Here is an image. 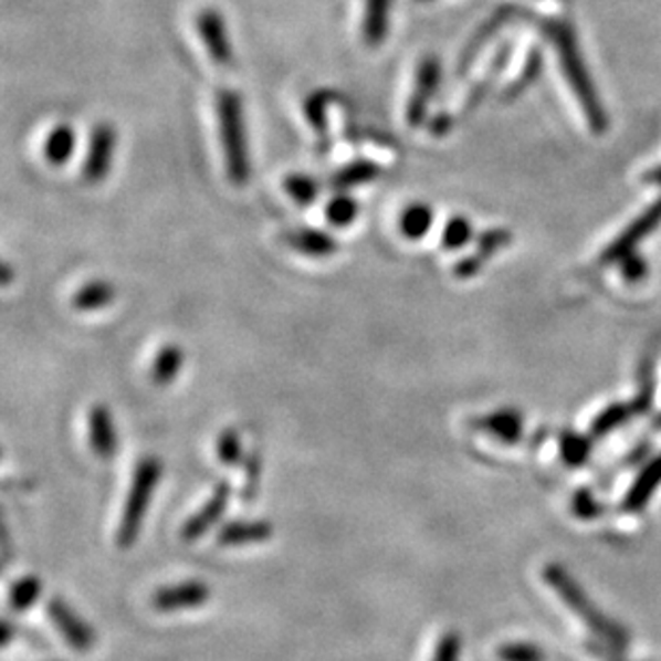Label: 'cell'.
Here are the masks:
<instances>
[{"label": "cell", "mask_w": 661, "mask_h": 661, "mask_svg": "<svg viewBox=\"0 0 661 661\" xmlns=\"http://www.w3.org/2000/svg\"><path fill=\"white\" fill-rule=\"evenodd\" d=\"M542 33L553 43L563 75H565L571 93L580 103L589 127L597 135H601L608 129V114H606V107L597 93L591 71L580 52L576 29L567 20H542Z\"/></svg>", "instance_id": "6da1fadb"}, {"label": "cell", "mask_w": 661, "mask_h": 661, "mask_svg": "<svg viewBox=\"0 0 661 661\" xmlns=\"http://www.w3.org/2000/svg\"><path fill=\"white\" fill-rule=\"evenodd\" d=\"M217 120L219 133L225 155V169L233 187H244L251 178V155H249V137H246V123H244V105L242 97L230 91L221 88L217 93Z\"/></svg>", "instance_id": "7a4b0ae2"}, {"label": "cell", "mask_w": 661, "mask_h": 661, "mask_svg": "<svg viewBox=\"0 0 661 661\" xmlns=\"http://www.w3.org/2000/svg\"><path fill=\"white\" fill-rule=\"evenodd\" d=\"M544 580L557 591V596L562 597L563 601L596 631L599 638H604L612 649L623 651L628 647L629 636L626 629L621 628L619 623H615L612 619H608L596 604L589 599L585 594V589L571 578V574L567 569H563L562 565L553 563L544 567Z\"/></svg>", "instance_id": "3957f363"}, {"label": "cell", "mask_w": 661, "mask_h": 661, "mask_svg": "<svg viewBox=\"0 0 661 661\" xmlns=\"http://www.w3.org/2000/svg\"><path fill=\"white\" fill-rule=\"evenodd\" d=\"M161 475H164V463L157 457H144L135 464L129 495L125 499L123 516L116 531V546L120 550H129L135 546L153 495L161 482Z\"/></svg>", "instance_id": "277c9868"}, {"label": "cell", "mask_w": 661, "mask_h": 661, "mask_svg": "<svg viewBox=\"0 0 661 661\" xmlns=\"http://www.w3.org/2000/svg\"><path fill=\"white\" fill-rule=\"evenodd\" d=\"M441 75H443L441 61L434 54L424 56L416 69V86L405 109V118L411 129H420L422 125L429 123L430 103L441 86Z\"/></svg>", "instance_id": "5b68a950"}, {"label": "cell", "mask_w": 661, "mask_h": 661, "mask_svg": "<svg viewBox=\"0 0 661 661\" xmlns=\"http://www.w3.org/2000/svg\"><path fill=\"white\" fill-rule=\"evenodd\" d=\"M661 225V199H658L653 206H649L640 217H636L623 232L619 233V238H615L604 255H601V264H617L623 262L628 255L636 253V249L655 232Z\"/></svg>", "instance_id": "8992f818"}, {"label": "cell", "mask_w": 661, "mask_h": 661, "mask_svg": "<svg viewBox=\"0 0 661 661\" xmlns=\"http://www.w3.org/2000/svg\"><path fill=\"white\" fill-rule=\"evenodd\" d=\"M48 619L59 629V633L65 638L66 644L77 653H91L97 636L91 623H86L63 597H52L45 606Z\"/></svg>", "instance_id": "52a82bcc"}, {"label": "cell", "mask_w": 661, "mask_h": 661, "mask_svg": "<svg viewBox=\"0 0 661 661\" xmlns=\"http://www.w3.org/2000/svg\"><path fill=\"white\" fill-rule=\"evenodd\" d=\"M523 18H529V13L521 7H514V4H503L499 7L495 13L475 31V33L469 36L466 45L459 56V65H457V73L464 75L471 66L475 65L480 52L495 39L496 34L501 33V29H505L507 24L512 22H518Z\"/></svg>", "instance_id": "ba28073f"}, {"label": "cell", "mask_w": 661, "mask_h": 661, "mask_svg": "<svg viewBox=\"0 0 661 661\" xmlns=\"http://www.w3.org/2000/svg\"><path fill=\"white\" fill-rule=\"evenodd\" d=\"M196 29H198L199 39H201L210 61L219 69L232 66V39L228 33L225 18L217 9L206 7L199 11L198 18H196Z\"/></svg>", "instance_id": "9c48e42d"}, {"label": "cell", "mask_w": 661, "mask_h": 661, "mask_svg": "<svg viewBox=\"0 0 661 661\" xmlns=\"http://www.w3.org/2000/svg\"><path fill=\"white\" fill-rule=\"evenodd\" d=\"M114 150H116V129L109 123H99L91 132L88 139V153L82 167V178L86 185L95 187L101 185L114 164Z\"/></svg>", "instance_id": "30bf717a"}, {"label": "cell", "mask_w": 661, "mask_h": 661, "mask_svg": "<svg viewBox=\"0 0 661 661\" xmlns=\"http://www.w3.org/2000/svg\"><path fill=\"white\" fill-rule=\"evenodd\" d=\"M230 499H232V484L228 480H223L214 486L212 495L199 507L198 512L185 521V525L180 529V537L185 542H196L212 527H217L230 505Z\"/></svg>", "instance_id": "8fae6325"}, {"label": "cell", "mask_w": 661, "mask_h": 661, "mask_svg": "<svg viewBox=\"0 0 661 661\" xmlns=\"http://www.w3.org/2000/svg\"><path fill=\"white\" fill-rule=\"evenodd\" d=\"M210 601V587L201 580H182L176 585H166L153 594V608L157 612H178V610H193Z\"/></svg>", "instance_id": "7c38bea8"}, {"label": "cell", "mask_w": 661, "mask_h": 661, "mask_svg": "<svg viewBox=\"0 0 661 661\" xmlns=\"http://www.w3.org/2000/svg\"><path fill=\"white\" fill-rule=\"evenodd\" d=\"M279 240L311 260H328L338 253V242L330 233L315 230V228H292L279 233Z\"/></svg>", "instance_id": "4fadbf2b"}, {"label": "cell", "mask_w": 661, "mask_h": 661, "mask_svg": "<svg viewBox=\"0 0 661 661\" xmlns=\"http://www.w3.org/2000/svg\"><path fill=\"white\" fill-rule=\"evenodd\" d=\"M88 439L91 450L101 461H112L118 452V434L114 427V416L105 402L93 405L88 413Z\"/></svg>", "instance_id": "5bb4252c"}, {"label": "cell", "mask_w": 661, "mask_h": 661, "mask_svg": "<svg viewBox=\"0 0 661 661\" xmlns=\"http://www.w3.org/2000/svg\"><path fill=\"white\" fill-rule=\"evenodd\" d=\"M274 525L264 518H251V521H230L223 523L217 531V544L221 548H240V546H253L264 544L272 539Z\"/></svg>", "instance_id": "9a60e30c"}, {"label": "cell", "mask_w": 661, "mask_h": 661, "mask_svg": "<svg viewBox=\"0 0 661 661\" xmlns=\"http://www.w3.org/2000/svg\"><path fill=\"white\" fill-rule=\"evenodd\" d=\"M336 99L330 91H315L304 99V118L311 129L317 135V150L319 155H328L330 150V133H328V107Z\"/></svg>", "instance_id": "2e32d148"}, {"label": "cell", "mask_w": 661, "mask_h": 661, "mask_svg": "<svg viewBox=\"0 0 661 661\" xmlns=\"http://www.w3.org/2000/svg\"><path fill=\"white\" fill-rule=\"evenodd\" d=\"M471 427L489 432L503 443H516L523 437V416L514 409H499L489 416L471 420Z\"/></svg>", "instance_id": "e0dca14e"}, {"label": "cell", "mask_w": 661, "mask_h": 661, "mask_svg": "<svg viewBox=\"0 0 661 661\" xmlns=\"http://www.w3.org/2000/svg\"><path fill=\"white\" fill-rule=\"evenodd\" d=\"M381 176V167L368 159H356L347 166L338 167L328 180V187L336 193H347L352 189L364 187Z\"/></svg>", "instance_id": "ac0fdd59"}, {"label": "cell", "mask_w": 661, "mask_h": 661, "mask_svg": "<svg viewBox=\"0 0 661 661\" xmlns=\"http://www.w3.org/2000/svg\"><path fill=\"white\" fill-rule=\"evenodd\" d=\"M185 360H187L185 349L178 343H167L157 352L155 360L150 364V381L159 388L171 386L178 379Z\"/></svg>", "instance_id": "d6986e66"}, {"label": "cell", "mask_w": 661, "mask_h": 661, "mask_svg": "<svg viewBox=\"0 0 661 661\" xmlns=\"http://www.w3.org/2000/svg\"><path fill=\"white\" fill-rule=\"evenodd\" d=\"M392 0H366L364 2V41L370 48H379L390 31Z\"/></svg>", "instance_id": "ffe728a7"}, {"label": "cell", "mask_w": 661, "mask_h": 661, "mask_svg": "<svg viewBox=\"0 0 661 661\" xmlns=\"http://www.w3.org/2000/svg\"><path fill=\"white\" fill-rule=\"evenodd\" d=\"M116 300V287L114 283L105 279H93L84 283L71 298V304L80 313H95L107 308Z\"/></svg>", "instance_id": "44dd1931"}, {"label": "cell", "mask_w": 661, "mask_h": 661, "mask_svg": "<svg viewBox=\"0 0 661 661\" xmlns=\"http://www.w3.org/2000/svg\"><path fill=\"white\" fill-rule=\"evenodd\" d=\"M661 484V454L658 459H653L651 463L642 469V473L638 475V480L633 482V486L629 489L628 496L623 501L626 512H640L653 493L660 489Z\"/></svg>", "instance_id": "7402d4cb"}, {"label": "cell", "mask_w": 661, "mask_h": 661, "mask_svg": "<svg viewBox=\"0 0 661 661\" xmlns=\"http://www.w3.org/2000/svg\"><path fill=\"white\" fill-rule=\"evenodd\" d=\"M75 146H77L75 129L66 123H61L48 133V137L43 141V157L50 166L63 167L71 161Z\"/></svg>", "instance_id": "603a6c76"}, {"label": "cell", "mask_w": 661, "mask_h": 661, "mask_svg": "<svg viewBox=\"0 0 661 661\" xmlns=\"http://www.w3.org/2000/svg\"><path fill=\"white\" fill-rule=\"evenodd\" d=\"M432 223H434L432 208L422 201H416L402 210L398 219V230L407 240H422L430 232Z\"/></svg>", "instance_id": "cb8c5ba5"}, {"label": "cell", "mask_w": 661, "mask_h": 661, "mask_svg": "<svg viewBox=\"0 0 661 661\" xmlns=\"http://www.w3.org/2000/svg\"><path fill=\"white\" fill-rule=\"evenodd\" d=\"M510 52H512L510 45H503V48L496 52L495 61L491 63L489 71L484 73V77L469 91V95H466V99H464L463 103V114L475 112V109L480 107V103L486 99V95H489L491 88H493V82L501 75V71L505 69L507 61H510Z\"/></svg>", "instance_id": "d4e9b609"}, {"label": "cell", "mask_w": 661, "mask_h": 661, "mask_svg": "<svg viewBox=\"0 0 661 661\" xmlns=\"http://www.w3.org/2000/svg\"><path fill=\"white\" fill-rule=\"evenodd\" d=\"M43 594V583L36 574H27L11 585L9 591V608L18 615L31 610Z\"/></svg>", "instance_id": "484cf974"}, {"label": "cell", "mask_w": 661, "mask_h": 661, "mask_svg": "<svg viewBox=\"0 0 661 661\" xmlns=\"http://www.w3.org/2000/svg\"><path fill=\"white\" fill-rule=\"evenodd\" d=\"M214 450H217L219 463L225 464V466H238L246 459L244 445H242V434L235 427H228L219 432Z\"/></svg>", "instance_id": "4316f807"}, {"label": "cell", "mask_w": 661, "mask_h": 661, "mask_svg": "<svg viewBox=\"0 0 661 661\" xmlns=\"http://www.w3.org/2000/svg\"><path fill=\"white\" fill-rule=\"evenodd\" d=\"M360 212V203L349 193H336L334 198L326 203V219L334 228H349Z\"/></svg>", "instance_id": "83f0119b"}, {"label": "cell", "mask_w": 661, "mask_h": 661, "mask_svg": "<svg viewBox=\"0 0 661 661\" xmlns=\"http://www.w3.org/2000/svg\"><path fill=\"white\" fill-rule=\"evenodd\" d=\"M283 189L302 208L313 206L317 201V198H319V182L313 176H306V174H290V176H285Z\"/></svg>", "instance_id": "f1b7e54d"}, {"label": "cell", "mask_w": 661, "mask_h": 661, "mask_svg": "<svg viewBox=\"0 0 661 661\" xmlns=\"http://www.w3.org/2000/svg\"><path fill=\"white\" fill-rule=\"evenodd\" d=\"M542 65H544L542 52H539V50H531L529 56H527V61H525V66H523V71H521V75L505 88L503 99L512 101L516 99L518 95H523V93L529 88L531 84L539 77Z\"/></svg>", "instance_id": "f546056e"}, {"label": "cell", "mask_w": 661, "mask_h": 661, "mask_svg": "<svg viewBox=\"0 0 661 661\" xmlns=\"http://www.w3.org/2000/svg\"><path fill=\"white\" fill-rule=\"evenodd\" d=\"M559 448H562L563 461L569 466H580V464L587 463L589 454H591V441L587 437L569 432V430L563 432Z\"/></svg>", "instance_id": "4dcf8cb0"}, {"label": "cell", "mask_w": 661, "mask_h": 661, "mask_svg": "<svg viewBox=\"0 0 661 661\" xmlns=\"http://www.w3.org/2000/svg\"><path fill=\"white\" fill-rule=\"evenodd\" d=\"M473 240V225L466 217H452L443 232H441V244L448 249V251H459L466 246L469 242Z\"/></svg>", "instance_id": "1f68e13d"}, {"label": "cell", "mask_w": 661, "mask_h": 661, "mask_svg": "<svg viewBox=\"0 0 661 661\" xmlns=\"http://www.w3.org/2000/svg\"><path fill=\"white\" fill-rule=\"evenodd\" d=\"M244 486H242V501L244 503H251L255 501L258 491H260V480H262V466H264V459H262V452L260 448H253L246 459H244Z\"/></svg>", "instance_id": "d6a6232c"}, {"label": "cell", "mask_w": 661, "mask_h": 661, "mask_svg": "<svg viewBox=\"0 0 661 661\" xmlns=\"http://www.w3.org/2000/svg\"><path fill=\"white\" fill-rule=\"evenodd\" d=\"M631 416H633L631 405H621V402L610 405V407H606V409L597 416L596 420H594L591 432H594L596 437L608 434L610 430L619 429L621 424H626Z\"/></svg>", "instance_id": "836d02e7"}, {"label": "cell", "mask_w": 661, "mask_h": 661, "mask_svg": "<svg viewBox=\"0 0 661 661\" xmlns=\"http://www.w3.org/2000/svg\"><path fill=\"white\" fill-rule=\"evenodd\" d=\"M510 242H512V233L507 232V230H501V228L486 230V232L480 233V238H478L475 253L489 264L495 258L496 253L501 249H505Z\"/></svg>", "instance_id": "e575fe53"}, {"label": "cell", "mask_w": 661, "mask_h": 661, "mask_svg": "<svg viewBox=\"0 0 661 661\" xmlns=\"http://www.w3.org/2000/svg\"><path fill=\"white\" fill-rule=\"evenodd\" d=\"M501 661H546L544 651L529 642H505L496 651Z\"/></svg>", "instance_id": "d590c367"}, {"label": "cell", "mask_w": 661, "mask_h": 661, "mask_svg": "<svg viewBox=\"0 0 661 661\" xmlns=\"http://www.w3.org/2000/svg\"><path fill=\"white\" fill-rule=\"evenodd\" d=\"M461 653H463V638L459 631L450 629L441 633L432 661H461Z\"/></svg>", "instance_id": "8d00e7d4"}, {"label": "cell", "mask_w": 661, "mask_h": 661, "mask_svg": "<svg viewBox=\"0 0 661 661\" xmlns=\"http://www.w3.org/2000/svg\"><path fill=\"white\" fill-rule=\"evenodd\" d=\"M653 373V370H651ZM649 370H644V379H642V386H640V392H638V398L631 402V411H633V416H642V413H647L651 407H653V388H655V384H653V375H651Z\"/></svg>", "instance_id": "74e56055"}, {"label": "cell", "mask_w": 661, "mask_h": 661, "mask_svg": "<svg viewBox=\"0 0 661 661\" xmlns=\"http://www.w3.org/2000/svg\"><path fill=\"white\" fill-rule=\"evenodd\" d=\"M621 272H623V279L628 283H640L642 279H647L649 274V265L647 262L638 255V253H631L623 262H621Z\"/></svg>", "instance_id": "f35d334b"}, {"label": "cell", "mask_w": 661, "mask_h": 661, "mask_svg": "<svg viewBox=\"0 0 661 661\" xmlns=\"http://www.w3.org/2000/svg\"><path fill=\"white\" fill-rule=\"evenodd\" d=\"M574 512L580 518H596L601 514V505L589 491H578L574 496Z\"/></svg>", "instance_id": "ab89813d"}, {"label": "cell", "mask_w": 661, "mask_h": 661, "mask_svg": "<svg viewBox=\"0 0 661 661\" xmlns=\"http://www.w3.org/2000/svg\"><path fill=\"white\" fill-rule=\"evenodd\" d=\"M484 265H486V262L478 253H471V255H466V258L457 262V265H454V276L463 279V281L473 279V276H478L482 272Z\"/></svg>", "instance_id": "60d3db41"}, {"label": "cell", "mask_w": 661, "mask_h": 661, "mask_svg": "<svg viewBox=\"0 0 661 661\" xmlns=\"http://www.w3.org/2000/svg\"><path fill=\"white\" fill-rule=\"evenodd\" d=\"M452 127H454V116L448 112H439L437 116L429 118V132L434 137H445L448 133L452 132Z\"/></svg>", "instance_id": "b9f144b4"}, {"label": "cell", "mask_w": 661, "mask_h": 661, "mask_svg": "<svg viewBox=\"0 0 661 661\" xmlns=\"http://www.w3.org/2000/svg\"><path fill=\"white\" fill-rule=\"evenodd\" d=\"M647 182H653V185H660L661 187V166L651 169V171L647 174Z\"/></svg>", "instance_id": "7bdbcfd3"}, {"label": "cell", "mask_w": 661, "mask_h": 661, "mask_svg": "<svg viewBox=\"0 0 661 661\" xmlns=\"http://www.w3.org/2000/svg\"><path fill=\"white\" fill-rule=\"evenodd\" d=\"M11 276H13V272H11V265H2V285H4V287L11 283Z\"/></svg>", "instance_id": "ee69618b"}, {"label": "cell", "mask_w": 661, "mask_h": 661, "mask_svg": "<svg viewBox=\"0 0 661 661\" xmlns=\"http://www.w3.org/2000/svg\"><path fill=\"white\" fill-rule=\"evenodd\" d=\"M11 633H13V626L9 621H4V638H2V644L7 647L9 640H11Z\"/></svg>", "instance_id": "f6af8a7d"}, {"label": "cell", "mask_w": 661, "mask_h": 661, "mask_svg": "<svg viewBox=\"0 0 661 661\" xmlns=\"http://www.w3.org/2000/svg\"><path fill=\"white\" fill-rule=\"evenodd\" d=\"M658 427H660V429H661V416H660V418H658Z\"/></svg>", "instance_id": "bcb514c9"}, {"label": "cell", "mask_w": 661, "mask_h": 661, "mask_svg": "<svg viewBox=\"0 0 661 661\" xmlns=\"http://www.w3.org/2000/svg\"><path fill=\"white\" fill-rule=\"evenodd\" d=\"M422 2H427V0H422Z\"/></svg>", "instance_id": "7dc6e473"}]
</instances>
